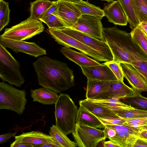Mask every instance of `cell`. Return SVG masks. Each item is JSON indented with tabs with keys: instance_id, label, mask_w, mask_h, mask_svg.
Here are the masks:
<instances>
[{
	"instance_id": "1",
	"label": "cell",
	"mask_w": 147,
	"mask_h": 147,
	"mask_svg": "<svg viewBox=\"0 0 147 147\" xmlns=\"http://www.w3.org/2000/svg\"><path fill=\"white\" fill-rule=\"evenodd\" d=\"M32 65L38 83L42 87L61 93L74 86L73 71L66 63L44 56L39 57Z\"/></svg>"
},
{
	"instance_id": "2",
	"label": "cell",
	"mask_w": 147,
	"mask_h": 147,
	"mask_svg": "<svg viewBox=\"0 0 147 147\" xmlns=\"http://www.w3.org/2000/svg\"><path fill=\"white\" fill-rule=\"evenodd\" d=\"M103 34L113 56V61L120 63L147 62V55L133 40L130 33L116 26L103 28Z\"/></svg>"
},
{
	"instance_id": "3",
	"label": "cell",
	"mask_w": 147,
	"mask_h": 147,
	"mask_svg": "<svg viewBox=\"0 0 147 147\" xmlns=\"http://www.w3.org/2000/svg\"><path fill=\"white\" fill-rule=\"evenodd\" d=\"M78 109L69 95L61 93L59 95L55 104V125L66 135L75 130Z\"/></svg>"
},
{
	"instance_id": "4",
	"label": "cell",
	"mask_w": 147,
	"mask_h": 147,
	"mask_svg": "<svg viewBox=\"0 0 147 147\" xmlns=\"http://www.w3.org/2000/svg\"><path fill=\"white\" fill-rule=\"evenodd\" d=\"M26 92L4 82H0V109L14 111L22 114L27 102Z\"/></svg>"
},
{
	"instance_id": "5",
	"label": "cell",
	"mask_w": 147,
	"mask_h": 147,
	"mask_svg": "<svg viewBox=\"0 0 147 147\" xmlns=\"http://www.w3.org/2000/svg\"><path fill=\"white\" fill-rule=\"evenodd\" d=\"M20 63L0 44V78L3 82L20 87L25 80L20 71Z\"/></svg>"
},
{
	"instance_id": "6",
	"label": "cell",
	"mask_w": 147,
	"mask_h": 147,
	"mask_svg": "<svg viewBox=\"0 0 147 147\" xmlns=\"http://www.w3.org/2000/svg\"><path fill=\"white\" fill-rule=\"evenodd\" d=\"M42 22L29 17L20 23L6 28L0 36L19 41L28 39L43 31L45 28Z\"/></svg>"
},
{
	"instance_id": "7",
	"label": "cell",
	"mask_w": 147,
	"mask_h": 147,
	"mask_svg": "<svg viewBox=\"0 0 147 147\" xmlns=\"http://www.w3.org/2000/svg\"><path fill=\"white\" fill-rule=\"evenodd\" d=\"M46 31L57 43L64 47L76 49L82 53L92 57L97 61H108L102 55L96 51L65 34L58 28H48Z\"/></svg>"
},
{
	"instance_id": "8",
	"label": "cell",
	"mask_w": 147,
	"mask_h": 147,
	"mask_svg": "<svg viewBox=\"0 0 147 147\" xmlns=\"http://www.w3.org/2000/svg\"><path fill=\"white\" fill-rule=\"evenodd\" d=\"M72 134L80 147H96L100 141L105 139L103 130L76 124Z\"/></svg>"
},
{
	"instance_id": "9",
	"label": "cell",
	"mask_w": 147,
	"mask_h": 147,
	"mask_svg": "<svg viewBox=\"0 0 147 147\" xmlns=\"http://www.w3.org/2000/svg\"><path fill=\"white\" fill-rule=\"evenodd\" d=\"M59 29L65 34L96 51L102 55L108 61L113 60V54L105 41L97 39L81 32L70 28Z\"/></svg>"
},
{
	"instance_id": "10",
	"label": "cell",
	"mask_w": 147,
	"mask_h": 147,
	"mask_svg": "<svg viewBox=\"0 0 147 147\" xmlns=\"http://www.w3.org/2000/svg\"><path fill=\"white\" fill-rule=\"evenodd\" d=\"M101 19L88 15L81 16L70 28L81 32L97 39L105 41Z\"/></svg>"
},
{
	"instance_id": "11",
	"label": "cell",
	"mask_w": 147,
	"mask_h": 147,
	"mask_svg": "<svg viewBox=\"0 0 147 147\" xmlns=\"http://www.w3.org/2000/svg\"><path fill=\"white\" fill-rule=\"evenodd\" d=\"M105 126L115 130V135L109 139L119 147H133L139 138L138 129L125 125H106Z\"/></svg>"
},
{
	"instance_id": "12",
	"label": "cell",
	"mask_w": 147,
	"mask_h": 147,
	"mask_svg": "<svg viewBox=\"0 0 147 147\" xmlns=\"http://www.w3.org/2000/svg\"><path fill=\"white\" fill-rule=\"evenodd\" d=\"M107 86L105 90L99 96L93 100H105L111 98L121 99L132 97L137 95L132 88L126 85L118 80L107 81Z\"/></svg>"
},
{
	"instance_id": "13",
	"label": "cell",
	"mask_w": 147,
	"mask_h": 147,
	"mask_svg": "<svg viewBox=\"0 0 147 147\" xmlns=\"http://www.w3.org/2000/svg\"><path fill=\"white\" fill-rule=\"evenodd\" d=\"M0 44L16 53L22 52L35 57L46 54V51L34 42L13 40L0 36Z\"/></svg>"
},
{
	"instance_id": "14",
	"label": "cell",
	"mask_w": 147,
	"mask_h": 147,
	"mask_svg": "<svg viewBox=\"0 0 147 147\" xmlns=\"http://www.w3.org/2000/svg\"><path fill=\"white\" fill-rule=\"evenodd\" d=\"M58 8L53 14L64 23L66 28H71L82 16L79 9L72 2L58 0Z\"/></svg>"
},
{
	"instance_id": "15",
	"label": "cell",
	"mask_w": 147,
	"mask_h": 147,
	"mask_svg": "<svg viewBox=\"0 0 147 147\" xmlns=\"http://www.w3.org/2000/svg\"><path fill=\"white\" fill-rule=\"evenodd\" d=\"M124 77L128 81L132 88L137 92H147V82L141 73L130 64L120 63Z\"/></svg>"
},
{
	"instance_id": "16",
	"label": "cell",
	"mask_w": 147,
	"mask_h": 147,
	"mask_svg": "<svg viewBox=\"0 0 147 147\" xmlns=\"http://www.w3.org/2000/svg\"><path fill=\"white\" fill-rule=\"evenodd\" d=\"M80 67L83 74L87 79L104 81L118 80L109 68L103 63L98 65Z\"/></svg>"
},
{
	"instance_id": "17",
	"label": "cell",
	"mask_w": 147,
	"mask_h": 147,
	"mask_svg": "<svg viewBox=\"0 0 147 147\" xmlns=\"http://www.w3.org/2000/svg\"><path fill=\"white\" fill-rule=\"evenodd\" d=\"M103 10L109 22L122 26L127 24L128 22L126 16L117 0H113L105 4Z\"/></svg>"
},
{
	"instance_id": "18",
	"label": "cell",
	"mask_w": 147,
	"mask_h": 147,
	"mask_svg": "<svg viewBox=\"0 0 147 147\" xmlns=\"http://www.w3.org/2000/svg\"><path fill=\"white\" fill-rule=\"evenodd\" d=\"M15 140L29 144L36 147L37 145L56 141L51 136L37 131L23 133L15 136Z\"/></svg>"
},
{
	"instance_id": "19",
	"label": "cell",
	"mask_w": 147,
	"mask_h": 147,
	"mask_svg": "<svg viewBox=\"0 0 147 147\" xmlns=\"http://www.w3.org/2000/svg\"><path fill=\"white\" fill-rule=\"evenodd\" d=\"M78 109L76 124L94 128H104L105 126L91 112L81 105Z\"/></svg>"
},
{
	"instance_id": "20",
	"label": "cell",
	"mask_w": 147,
	"mask_h": 147,
	"mask_svg": "<svg viewBox=\"0 0 147 147\" xmlns=\"http://www.w3.org/2000/svg\"><path fill=\"white\" fill-rule=\"evenodd\" d=\"M60 51L66 57L80 66H89L100 65L98 61L86 55L74 51L69 47H62Z\"/></svg>"
},
{
	"instance_id": "21",
	"label": "cell",
	"mask_w": 147,
	"mask_h": 147,
	"mask_svg": "<svg viewBox=\"0 0 147 147\" xmlns=\"http://www.w3.org/2000/svg\"><path fill=\"white\" fill-rule=\"evenodd\" d=\"M31 96L34 102H38L43 105L55 104L59 98L57 92L43 87L30 90Z\"/></svg>"
},
{
	"instance_id": "22",
	"label": "cell",
	"mask_w": 147,
	"mask_h": 147,
	"mask_svg": "<svg viewBox=\"0 0 147 147\" xmlns=\"http://www.w3.org/2000/svg\"><path fill=\"white\" fill-rule=\"evenodd\" d=\"M79 103L97 118L119 117L112 110L86 99L79 101Z\"/></svg>"
},
{
	"instance_id": "23",
	"label": "cell",
	"mask_w": 147,
	"mask_h": 147,
	"mask_svg": "<svg viewBox=\"0 0 147 147\" xmlns=\"http://www.w3.org/2000/svg\"><path fill=\"white\" fill-rule=\"evenodd\" d=\"M79 9L82 15H88L95 17L101 20L105 16L104 11L99 7L90 3L87 0L84 1L80 0L76 2H73Z\"/></svg>"
},
{
	"instance_id": "24",
	"label": "cell",
	"mask_w": 147,
	"mask_h": 147,
	"mask_svg": "<svg viewBox=\"0 0 147 147\" xmlns=\"http://www.w3.org/2000/svg\"><path fill=\"white\" fill-rule=\"evenodd\" d=\"M107 84V81L87 79L86 99L88 100L95 99L105 90Z\"/></svg>"
},
{
	"instance_id": "25",
	"label": "cell",
	"mask_w": 147,
	"mask_h": 147,
	"mask_svg": "<svg viewBox=\"0 0 147 147\" xmlns=\"http://www.w3.org/2000/svg\"><path fill=\"white\" fill-rule=\"evenodd\" d=\"M120 100L117 98H111L105 100H88L107 108L115 113L119 111L132 110L135 109L130 105L121 101Z\"/></svg>"
},
{
	"instance_id": "26",
	"label": "cell",
	"mask_w": 147,
	"mask_h": 147,
	"mask_svg": "<svg viewBox=\"0 0 147 147\" xmlns=\"http://www.w3.org/2000/svg\"><path fill=\"white\" fill-rule=\"evenodd\" d=\"M120 3L132 30L138 27L140 23L136 16L133 0H117Z\"/></svg>"
},
{
	"instance_id": "27",
	"label": "cell",
	"mask_w": 147,
	"mask_h": 147,
	"mask_svg": "<svg viewBox=\"0 0 147 147\" xmlns=\"http://www.w3.org/2000/svg\"><path fill=\"white\" fill-rule=\"evenodd\" d=\"M56 1L49 0H36L31 2L30 17L34 19L39 20L40 16Z\"/></svg>"
},
{
	"instance_id": "28",
	"label": "cell",
	"mask_w": 147,
	"mask_h": 147,
	"mask_svg": "<svg viewBox=\"0 0 147 147\" xmlns=\"http://www.w3.org/2000/svg\"><path fill=\"white\" fill-rule=\"evenodd\" d=\"M49 134L63 147H75L77 146L76 142L70 140L56 125H53L50 127Z\"/></svg>"
},
{
	"instance_id": "29",
	"label": "cell",
	"mask_w": 147,
	"mask_h": 147,
	"mask_svg": "<svg viewBox=\"0 0 147 147\" xmlns=\"http://www.w3.org/2000/svg\"><path fill=\"white\" fill-rule=\"evenodd\" d=\"M136 13L140 23H147V0H133Z\"/></svg>"
},
{
	"instance_id": "30",
	"label": "cell",
	"mask_w": 147,
	"mask_h": 147,
	"mask_svg": "<svg viewBox=\"0 0 147 147\" xmlns=\"http://www.w3.org/2000/svg\"><path fill=\"white\" fill-rule=\"evenodd\" d=\"M126 104L130 105L134 108H139L147 111V98L142 96L140 93L132 97L122 99Z\"/></svg>"
},
{
	"instance_id": "31",
	"label": "cell",
	"mask_w": 147,
	"mask_h": 147,
	"mask_svg": "<svg viewBox=\"0 0 147 147\" xmlns=\"http://www.w3.org/2000/svg\"><path fill=\"white\" fill-rule=\"evenodd\" d=\"M119 117L124 119L144 117H147V111L135 108L130 110H124L115 113Z\"/></svg>"
},
{
	"instance_id": "32",
	"label": "cell",
	"mask_w": 147,
	"mask_h": 147,
	"mask_svg": "<svg viewBox=\"0 0 147 147\" xmlns=\"http://www.w3.org/2000/svg\"><path fill=\"white\" fill-rule=\"evenodd\" d=\"M130 34L133 41L147 55V39L141 29L138 26L132 30Z\"/></svg>"
},
{
	"instance_id": "33",
	"label": "cell",
	"mask_w": 147,
	"mask_h": 147,
	"mask_svg": "<svg viewBox=\"0 0 147 147\" xmlns=\"http://www.w3.org/2000/svg\"><path fill=\"white\" fill-rule=\"evenodd\" d=\"M9 3L0 0V31L7 25L10 21Z\"/></svg>"
},
{
	"instance_id": "34",
	"label": "cell",
	"mask_w": 147,
	"mask_h": 147,
	"mask_svg": "<svg viewBox=\"0 0 147 147\" xmlns=\"http://www.w3.org/2000/svg\"><path fill=\"white\" fill-rule=\"evenodd\" d=\"M41 21L46 24L49 28L61 29L66 28L64 23L53 14H51Z\"/></svg>"
},
{
	"instance_id": "35",
	"label": "cell",
	"mask_w": 147,
	"mask_h": 147,
	"mask_svg": "<svg viewBox=\"0 0 147 147\" xmlns=\"http://www.w3.org/2000/svg\"><path fill=\"white\" fill-rule=\"evenodd\" d=\"M103 64L109 68L118 80L123 82V74L120 63L113 60L105 62Z\"/></svg>"
},
{
	"instance_id": "36",
	"label": "cell",
	"mask_w": 147,
	"mask_h": 147,
	"mask_svg": "<svg viewBox=\"0 0 147 147\" xmlns=\"http://www.w3.org/2000/svg\"><path fill=\"white\" fill-rule=\"evenodd\" d=\"M124 119L126 122L124 125L138 129L147 124V117L142 118Z\"/></svg>"
},
{
	"instance_id": "37",
	"label": "cell",
	"mask_w": 147,
	"mask_h": 147,
	"mask_svg": "<svg viewBox=\"0 0 147 147\" xmlns=\"http://www.w3.org/2000/svg\"><path fill=\"white\" fill-rule=\"evenodd\" d=\"M98 118L105 126L106 125H124L126 122L124 119L121 117Z\"/></svg>"
},
{
	"instance_id": "38",
	"label": "cell",
	"mask_w": 147,
	"mask_h": 147,
	"mask_svg": "<svg viewBox=\"0 0 147 147\" xmlns=\"http://www.w3.org/2000/svg\"><path fill=\"white\" fill-rule=\"evenodd\" d=\"M130 64L141 73L147 82V62H134Z\"/></svg>"
},
{
	"instance_id": "39",
	"label": "cell",
	"mask_w": 147,
	"mask_h": 147,
	"mask_svg": "<svg viewBox=\"0 0 147 147\" xmlns=\"http://www.w3.org/2000/svg\"><path fill=\"white\" fill-rule=\"evenodd\" d=\"M58 5L57 1L47 10L40 16L39 20H41L56 12L58 9Z\"/></svg>"
},
{
	"instance_id": "40",
	"label": "cell",
	"mask_w": 147,
	"mask_h": 147,
	"mask_svg": "<svg viewBox=\"0 0 147 147\" xmlns=\"http://www.w3.org/2000/svg\"><path fill=\"white\" fill-rule=\"evenodd\" d=\"M105 139H109L113 137L116 135V131L113 129L110 128L106 126H105L103 130Z\"/></svg>"
},
{
	"instance_id": "41",
	"label": "cell",
	"mask_w": 147,
	"mask_h": 147,
	"mask_svg": "<svg viewBox=\"0 0 147 147\" xmlns=\"http://www.w3.org/2000/svg\"><path fill=\"white\" fill-rule=\"evenodd\" d=\"M17 132L12 133H7L0 136V144H1L7 142L11 138L16 134Z\"/></svg>"
},
{
	"instance_id": "42",
	"label": "cell",
	"mask_w": 147,
	"mask_h": 147,
	"mask_svg": "<svg viewBox=\"0 0 147 147\" xmlns=\"http://www.w3.org/2000/svg\"><path fill=\"white\" fill-rule=\"evenodd\" d=\"M36 147H63L57 141L50 142L37 145Z\"/></svg>"
},
{
	"instance_id": "43",
	"label": "cell",
	"mask_w": 147,
	"mask_h": 147,
	"mask_svg": "<svg viewBox=\"0 0 147 147\" xmlns=\"http://www.w3.org/2000/svg\"><path fill=\"white\" fill-rule=\"evenodd\" d=\"M147 147V140L138 138L136 141L133 147Z\"/></svg>"
},
{
	"instance_id": "44",
	"label": "cell",
	"mask_w": 147,
	"mask_h": 147,
	"mask_svg": "<svg viewBox=\"0 0 147 147\" xmlns=\"http://www.w3.org/2000/svg\"><path fill=\"white\" fill-rule=\"evenodd\" d=\"M10 147H33L30 144L15 140L10 145Z\"/></svg>"
},
{
	"instance_id": "45",
	"label": "cell",
	"mask_w": 147,
	"mask_h": 147,
	"mask_svg": "<svg viewBox=\"0 0 147 147\" xmlns=\"http://www.w3.org/2000/svg\"><path fill=\"white\" fill-rule=\"evenodd\" d=\"M138 26L142 30L147 39V23L144 22L140 23Z\"/></svg>"
},
{
	"instance_id": "46",
	"label": "cell",
	"mask_w": 147,
	"mask_h": 147,
	"mask_svg": "<svg viewBox=\"0 0 147 147\" xmlns=\"http://www.w3.org/2000/svg\"><path fill=\"white\" fill-rule=\"evenodd\" d=\"M139 138L147 140V131L139 130Z\"/></svg>"
},
{
	"instance_id": "47",
	"label": "cell",
	"mask_w": 147,
	"mask_h": 147,
	"mask_svg": "<svg viewBox=\"0 0 147 147\" xmlns=\"http://www.w3.org/2000/svg\"><path fill=\"white\" fill-rule=\"evenodd\" d=\"M105 147H119L115 144L112 141L110 140L106 141L104 143Z\"/></svg>"
},
{
	"instance_id": "48",
	"label": "cell",
	"mask_w": 147,
	"mask_h": 147,
	"mask_svg": "<svg viewBox=\"0 0 147 147\" xmlns=\"http://www.w3.org/2000/svg\"><path fill=\"white\" fill-rule=\"evenodd\" d=\"M140 131L146 130L147 131V124L144 126H143L139 128Z\"/></svg>"
},
{
	"instance_id": "49",
	"label": "cell",
	"mask_w": 147,
	"mask_h": 147,
	"mask_svg": "<svg viewBox=\"0 0 147 147\" xmlns=\"http://www.w3.org/2000/svg\"><path fill=\"white\" fill-rule=\"evenodd\" d=\"M63 1H69L72 2H76L78 1H80V0H60Z\"/></svg>"
},
{
	"instance_id": "50",
	"label": "cell",
	"mask_w": 147,
	"mask_h": 147,
	"mask_svg": "<svg viewBox=\"0 0 147 147\" xmlns=\"http://www.w3.org/2000/svg\"><path fill=\"white\" fill-rule=\"evenodd\" d=\"M102 0V1H107L108 2H110V1H113V0Z\"/></svg>"
}]
</instances>
